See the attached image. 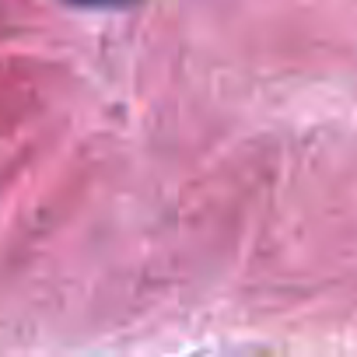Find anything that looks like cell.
Wrapping results in <instances>:
<instances>
[{"label": "cell", "mask_w": 357, "mask_h": 357, "mask_svg": "<svg viewBox=\"0 0 357 357\" xmlns=\"http://www.w3.org/2000/svg\"><path fill=\"white\" fill-rule=\"evenodd\" d=\"M77 4H102V8H109V4H123V0H77Z\"/></svg>", "instance_id": "6da1fadb"}]
</instances>
